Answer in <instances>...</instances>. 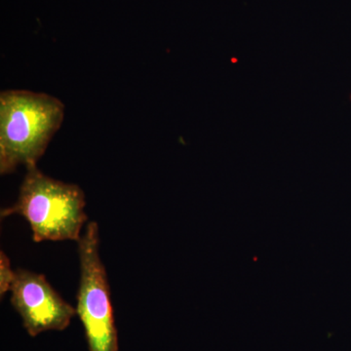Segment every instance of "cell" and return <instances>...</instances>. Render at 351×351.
I'll return each instance as SVG.
<instances>
[{"mask_svg": "<svg viewBox=\"0 0 351 351\" xmlns=\"http://www.w3.org/2000/svg\"><path fill=\"white\" fill-rule=\"evenodd\" d=\"M15 274L16 271L11 267L10 258L3 251L0 252V295H5L10 291Z\"/></svg>", "mask_w": 351, "mask_h": 351, "instance_id": "obj_5", "label": "cell"}, {"mask_svg": "<svg viewBox=\"0 0 351 351\" xmlns=\"http://www.w3.org/2000/svg\"><path fill=\"white\" fill-rule=\"evenodd\" d=\"M78 254L80 280L75 309L84 327L89 351H119L110 284L100 256V234L96 221L87 223L78 241Z\"/></svg>", "mask_w": 351, "mask_h": 351, "instance_id": "obj_3", "label": "cell"}, {"mask_svg": "<svg viewBox=\"0 0 351 351\" xmlns=\"http://www.w3.org/2000/svg\"><path fill=\"white\" fill-rule=\"evenodd\" d=\"M84 193L77 184L58 181L36 167L27 169L19 196L1 218L20 215L27 219L34 242H78L88 217Z\"/></svg>", "mask_w": 351, "mask_h": 351, "instance_id": "obj_2", "label": "cell"}, {"mask_svg": "<svg viewBox=\"0 0 351 351\" xmlns=\"http://www.w3.org/2000/svg\"><path fill=\"white\" fill-rule=\"evenodd\" d=\"M15 271L11 304L22 317L29 336L68 328L76 314L75 307L64 301L43 274L23 269Z\"/></svg>", "mask_w": 351, "mask_h": 351, "instance_id": "obj_4", "label": "cell"}, {"mask_svg": "<svg viewBox=\"0 0 351 351\" xmlns=\"http://www.w3.org/2000/svg\"><path fill=\"white\" fill-rule=\"evenodd\" d=\"M64 119V105L56 97L27 90L0 94V174L19 166L36 167Z\"/></svg>", "mask_w": 351, "mask_h": 351, "instance_id": "obj_1", "label": "cell"}]
</instances>
